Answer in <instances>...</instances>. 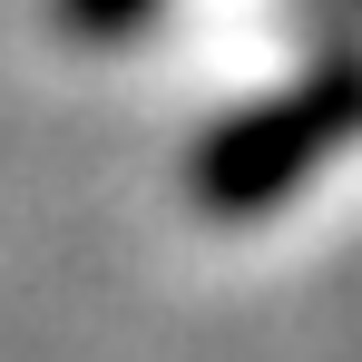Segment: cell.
I'll return each instance as SVG.
<instances>
[{"mask_svg":"<svg viewBox=\"0 0 362 362\" xmlns=\"http://www.w3.org/2000/svg\"><path fill=\"white\" fill-rule=\"evenodd\" d=\"M353 127H362V78H323L313 98H294V108H274V118L235 127V137H216L206 177H216L226 206H255V196H274L294 167H313L333 137H353Z\"/></svg>","mask_w":362,"mask_h":362,"instance_id":"6da1fadb","label":"cell"},{"mask_svg":"<svg viewBox=\"0 0 362 362\" xmlns=\"http://www.w3.org/2000/svg\"><path fill=\"white\" fill-rule=\"evenodd\" d=\"M69 10H78V20H127L137 0H69Z\"/></svg>","mask_w":362,"mask_h":362,"instance_id":"7a4b0ae2","label":"cell"}]
</instances>
